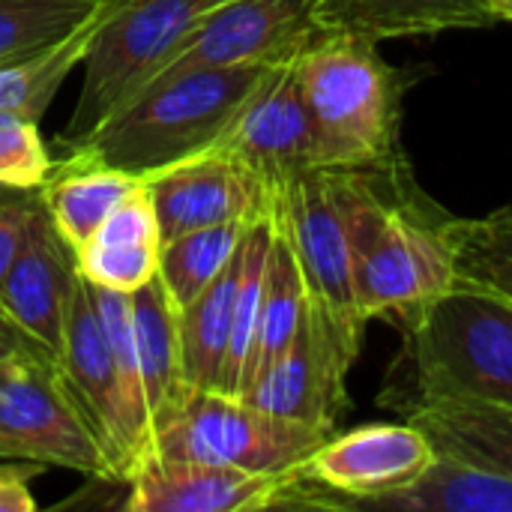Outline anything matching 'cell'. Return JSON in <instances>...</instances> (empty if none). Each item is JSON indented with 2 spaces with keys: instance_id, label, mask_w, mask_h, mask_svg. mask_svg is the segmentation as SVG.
Returning <instances> with one entry per match:
<instances>
[{
  "instance_id": "7402d4cb",
  "label": "cell",
  "mask_w": 512,
  "mask_h": 512,
  "mask_svg": "<svg viewBox=\"0 0 512 512\" xmlns=\"http://www.w3.org/2000/svg\"><path fill=\"white\" fill-rule=\"evenodd\" d=\"M114 0H105L90 18H84L78 27H72L66 36L54 39L51 45L3 63L0 66V111L27 117V120H42V114L48 111V105L54 102L57 90L63 87V81L72 75V69H78L93 45V36L105 18V12L111 9Z\"/></svg>"
},
{
  "instance_id": "cb8c5ba5",
  "label": "cell",
  "mask_w": 512,
  "mask_h": 512,
  "mask_svg": "<svg viewBox=\"0 0 512 512\" xmlns=\"http://www.w3.org/2000/svg\"><path fill=\"white\" fill-rule=\"evenodd\" d=\"M306 303H309L306 282L294 255V246L288 243L285 231L273 222V240H270L261 309H258V333H255V348H252L246 381H243V396L294 342L300 321L306 315Z\"/></svg>"
},
{
  "instance_id": "f546056e",
  "label": "cell",
  "mask_w": 512,
  "mask_h": 512,
  "mask_svg": "<svg viewBox=\"0 0 512 512\" xmlns=\"http://www.w3.org/2000/svg\"><path fill=\"white\" fill-rule=\"evenodd\" d=\"M159 246H102V243H84L75 249V267L78 273L99 288L111 291H138L147 285L159 270Z\"/></svg>"
},
{
  "instance_id": "8992f818",
  "label": "cell",
  "mask_w": 512,
  "mask_h": 512,
  "mask_svg": "<svg viewBox=\"0 0 512 512\" xmlns=\"http://www.w3.org/2000/svg\"><path fill=\"white\" fill-rule=\"evenodd\" d=\"M0 459L120 483L57 363L36 348L0 360Z\"/></svg>"
},
{
  "instance_id": "4316f807",
  "label": "cell",
  "mask_w": 512,
  "mask_h": 512,
  "mask_svg": "<svg viewBox=\"0 0 512 512\" xmlns=\"http://www.w3.org/2000/svg\"><path fill=\"white\" fill-rule=\"evenodd\" d=\"M456 246L459 282L512 303V204L480 219H447Z\"/></svg>"
},
{
  "instance_id": "5b68a950",
  "label": "cell",
  "mask_w": 512,
  "mask_h": 512,
  "mask_svg": "<svg viewBox=\"0 0 512 512\" xmlns=\"http://www.w3.org/2000/svg\"><path fill=\"white\" fill-rule=\"evenodd\" d=\"M330 435L261 411L240 396L192 390L150 435L144 456L228 465L252 474H288L303 468Z\"/></svg>"
},
{
  "instance_id": "8fae6325",
  "label": "cell",
  "mask_w": 512,
  "mask_h": 512,
  "mask_svg": "<svg viewBox=\"0 0 512 512\" xmlns=\"http://www.w3.org/2000/svg\"><path fill=\"white\" fill-rule=\"evenodd\" d=\"M318 33L315 0H222L189 27L153 78L192 66H276Z\"/></svg>"
},
{
  "instance_id": "4dcf8cb0",
  "label": "cell",
  "mask_w": 512,
  "mask_h": 512,
  "mask_svg": "<svg viewBox=\"0 0 512 512\" xmlns=\"http://www.w3.org/2000/svg\"><path fill=\"white\" fill-rule=\"evenodd\" d=\"M54 168V159L39 135V123L0 111V186L39 189Z\"/></svg>"
},
{
  "instance_id": "ba28073f",
  "label": "cell",
  "mask_w": 512,
  "mask_h": 512,
  "mask_svg": "<svg viewBox=\"0 0 512 512\" xmlns=\"http://www.w3.org/2000/svg\"><path fill=\"white\" fill-rule=\"evenodd\" d=\"M447 213L429 216L420 201L393 195L366 225L357 246V303L366 321L405 318L459 282Z\"/></svg>"
},
{
  "instance_id": "9c48e42d",
  "label": "cell",
  "mask_w": 512,
  "mask_h": 512,
  "mask_svg": "<svg viewBox=\"0 0 512 512\" xmlns=\"http://www.w3.org/2000/svg\"><path fill=\"white\" fill-rule=\"evenodd\" d=\"M132 512H258L294 510V507H330L336 501L309 483L303 471L288 474H252L228 465L180 462L144 456L126 480Z\"/></svg>"
},
{
  "instance_id": "f1b7e54d",
  "label": "cell",
  "mask_w": 512,
  "mask_h": 512,
  "mask_svg": "<svg viewBox=\"0 0 512 512\" xmlns=\"http://www.w3.org/2000/svg\"><path fill=\"white\" fill-rule=\"evenodd\" d=\"M87 282V279H84ZM90 300L99 315V324L105 330L108 348L114 354V366L120 375V390L129 408V417L138 429L141 438V453L147 450L150 441V417H147V402H144V384H141V369H138V351H135V324H132V294L129 291H111L90 285ZM141 459V456H138Z\"/></svg>"
},
{
  "instance_id": "d590c367",
  "label": "cell",
  "mask_w": 512,
  "mask_h": 512,
  "mask_svg": "<svg viewBox=\"0 0 512 512\" xmlns=\"http://www.w3.org/2000/svg\"><path fill=\"white\" fill-rule=\"evenodd\" d=\"M24 471H45L42 465H30V462H15V465H9V462H0V477H9V474H24Z\"/></svg>"
},
{
  "instance_id": "ac0fdd59",
  "label": "cell",
  "mask_w": 512,
  "mask_h": 512,
  "mask_svg": "<svg viewBox=\"0 0 512 512\" xmlns=\"http://www.w3.org/2000/svg\"><path fill=\"white\" fill-rule=\"evenodd\" d=\"M321 30H342L369 42L438 36L492 27L489 0H315Z\"/></svg>"
},
{
  "instance_id": "6da1fadb",
  "label": "cell",
  "mask_w": 512,
  "mask_h": 512,
  "mask_svg": "<svg viewBox=\"0 0 512 512\" xmlns=\"http://www.w3.org/2000/svg\"><path fill=\"white\" fill-rule=\"evenodd\" d=\"M270 66H192L159 75L66 153L141 180L216 150L234 114Z\"/></svg>"
},
{
  "instance_id": "836d02e7",
  "label": "cell",
  "mask_w": 512,
  "mask_h": 512,
  "mask_svg": "<svg viewBox=\"0 0 512 512\" xmlns=\"http://www.w3.org/2000/svg\"><path fill=\"white\" fill-rule=\"evenodd\" d=\"M24 348H33V345L18 333V327L9 321V315H6L3 306H0V360L9 357V354H18V351H24Z\"/></svg>"
},
{
  "instance_id": "52a82bcc",
  "label": "cell",
  "mask_w": 512,
  "mask_h": 512,
  "mask_svg": "<svg viewBox=\"0 0 512 512\" xmlns=\"http://www.w3.org/2000/svg\"><path fill=\"white\" fill-rule=\"evenodd\" d=\"M222 0H114L81 63V93L66 123V147L84 141L141 90L189 27Z\"/></svg>"
},
{
  "instance_id": "d6a6232c",
  "label": "cell",
  "mask_w": 512,
  "mask_h": 512,
  "mask_svg": "<svg viewBox=\"0 0 512 512\" xmlns=\"http://www.w3.org/2000/svg\"><path fill=\"white\" fill-rule=\"evenodd\" d=\"M36 477H39V471L0 477V512L36 510V501H33V492H30V480H36Z\"/></svg>"
},
{
  "instance_id": "4fadbf2b",
  "label": "cell",
  "mask_w": 512,
  "mask_h": 512,
  "mask_svg": "<svg viewBox=\"0 0 512 512\" xmlns=\"http://www.w3.org/2000/svg\"><path fill=\"white\" fill-rule=\"evenodd\" d=\"M357 357L333 324L306 303L294 342L240 399L276 417L336 432V420L348 408L345 384Z\"/></svg>"
},
{
  "instance_id": "d4e9b609",
  "label": "cell",
  "mask_w": 512,
  "mask_h": 512,
  "mask_svg": "<svg viewBox=\"0 0 512 512\" xmlns=\"http://www.w3.org/2000/svg\"><path fill=\"white\" fill-rule=\"evenodd\" d=\"M246 231H249L246 222H225V225H210L162 240L156 276L165 294L171 297V303L177 306V312L189 306L231 264Z\"/></svg>"
},
{
  "instance_id": "7c38bea8",
  "label": "cell",
  "mask_w": 512,
  "mask_h": 512,
  "mask_svg": "<svg viewBox=\"0 0 512 512\" xmlns=\"http://www.w3.org/2000/svg\"><path fill=\"white\" fill-rule=\"evenodd\" d=\"M435 459V444L411 420L366 423L351 432H333L300 471L339 510H369L375 501L408 489Z\"/></svg>"
},
{
  "instance_id": "484cf974",
  "label": "cell",
  "mask_w": 512,
  "mask_h": 512,
  "mask_svg": "<svg viewBox=\"0 0 512 512\" xmlns=\"http://www.w3.org/2000/svg\"><path fill=\"white\" fill-rule=\"evenodd\" d=\"M270 240H273L270 216L249 225L243 237V267H240V282H237V297H234L231 342H228V357H225L222 378L216 387V393H225V396H243V381H246L249 357L255 348V333H258V309H261Z\"/></svg>"
},
{
  "instance_id": "ffe728a7",
  "label": "cell",
  "mask_w": 512,
  "mask_h": 512,
  "mask_svg": "<svg viewBox=\"0 0 512 512\" xmlns=\"http://www.w3.org/2000/svg\"><path fill=\"white\" fill-rule=\"evenodd\" d=\"M141 183L144 180L129 171L66 153L63 162L54 165L48 180L39 186V195L60 237L72 249H78L99 231L111 210L123 198H129Z\"/></svg>"
},
{
  "instance_id": "30bf717a",
  "label": "cell",
  "mask_w": 512,
  "mask_h": 512,
  "mask_svg": "<svg viewBox=\"0 0 512 512\" xmlns=\"http://www.w3.org/2000/svg\"><path fill=\"white\" fill-rule=\"evenodd\" d=\"M216 150L240 162L264 186L270 210L291 180L321 168L297 57L270 66L258 78Z\"/></svg>"
},
{
  "instance_id": "d6986e66",
  "label": "cell",
  "mask_w": 512,
  "mask_h": 512,
  "mask_svg": "<svg viewBox=\"0 0 512 512\" xmlns=\"http://www.w3.org/2000/svg\"><path fill=\"white\" fill-rule=\"evenodd\" d=\"M132 324H135V351H138V369H141L144 402H147L150 435H153L189 396L183 378L180 315L171 297L165 294L159 276H153L147 285L132 291Z\"/></svg>"
},
{
  "instance_id": "7a4b0ae2",
  "label": "cell",
  "mask_w": 512,
  "mask_h": 512,
  "mask_svg": "<svg viewBox=\"0 0 512 512\" xmlns=\"http://www.w3.org/2000/svg\"><path fill=\"white\" fill-rule=\"evenodd\" d=\"M297 72L315 126L318 165L396 171L408 78L381 57L378 42L321 30L297 54Z\"/></svg>"
},
{
  "instance_id": "e0dca14e",
  "label": "cell",
  "mask_w": 512,
  "mask_h": 512,
  "mask_svg": "<svg viewBox=\"0 0 512 512\" xmlns=\"http://www.w3.org/2000/svg\"><path fill=\"white\" fill-rule=\"evenodd\" d=\"M381 405L420 426L438 453H453L512 477V411L507 408L444 393H408Z\"/></svg>"
},
{
  "instance_id": "9a60e30c",
  "label": "cell",
  "mask_w": 512,
  "mask_h": 512,
  "mask_svg": "<svg viewBox=\"0 0 512 512\" xmlns=\"http://www.w3.org/2000/svg\"><path fill=\"white\" fill-rule=\"evenodd\" d=\"M144 186L153 201L162 240L225 222L252 225L270 216V195L264 186L219 150H207L165 168L147 177Z\"/></svg>"
},
{
  "instance_id": "2e32d148",
  "label": "cell",
  "mask_w": 512,
  "mask_h": 512,
  "mask_svg": "<svg viewBox=\"0 0 512 512\" xmlns=\"http://www.w3.org/2000/svg\"><path fill=\"white\" fill-rule=\"evenodd\" d=\"M75 276V249L60 237L42 204L0 285V306L18 333L54 363L63 345L66 306Z\"/></svg>"
},
{
  "instance_id": "e575fe53",
  "label": "cell",
  "mask_w": 512,
  "mask_h": 512,
  "mask_svg": "<svg viewBox=\"0 0 512 512\" xmlns=\"http://www.w3.org/2000/svg\"><path fill=\"white\" fill-rule=\"evenodd\" d=\"M489 9H492L495 24H501V21H512V0H489Z\"/></svg>"
},
{
  "instance_id": "44dd1931",
  "label": "cell",
  "mask_w": 512,
  "mask_h": 512,
  "mask_svg": "<svg viewBox=\"0 0 512 512\" xmlns=\"http://www.w3.org/2000/svg\"><path fill=\"white\" fill-rule=\"evenodd\" d=\"M369 510L512 512V477L453 453H438L423 477L408 489L375 501Z\"/></svg>"
},
{
  "instance_id": "603a6c76",
  "label": "cell",
  "mask_w": 512,
  "mask_h": 512,
  "mask_svg": "<svg viewBox=\"0 0 512 512\" xmlns=\"http://www.w3.org/2000/svg\"><path fill=\"white\" fill-rule=\"evenodd\" d=\"M243 267V243L231 264L189 303L180 315V348H183V378L192 390H216L222 366L228 357L234 297Z\"/></svg>"
},
{
  "instance_id": "277c9868",
  "label": "cell",
  "mask_w": 512,
  "mask_h": 512,
  "mask_svg": "<svg viewBox=\"0 0 512 512\" xmlns=\"http://www.w3.org/2000/svg\"><path fill=\"white\" fill-rule=\"evenodd\" d=\"M366 168H312L285 186L270 219L294 246L309 303L360 354L366 318L357 303L354 267L366 225L390 201Z\"/></svg>"
},
{
  "instance_id": "3957f363",
  "label": "cell",
  "mask_w": 512,
  "mask_h": 512,
  "mask_svg": "<svg viewBox=\"0 0 512 512\" xmlns=\"http://www.w3.org/2000/svg\"><path fill=\"white\" fill-rule=\"evenodd\" d=\"M402 351L384 399L444 393L512 411V303L456 282L429 306L396 318Z\"/></svg>"
},
{
  "instance_id": "83f0119b",
  "label": "cell",
  "mask_w": 512,
  "mask_h": 512,
  "mask_svg": "<svg viewBox=\"0 0 512 512\" xmlns=\"http://www.w3.org/2000/svg\"><path fill=\"white\" fill-rule=\"evenodd\" d=\"M102 3L105 0H0V66L66 36Z\"/></svg>"
},
{
  "instance_id": "5bb4252c",
  "label": "cell",
  "mask_w": 512,
  "mask_h": 512,
  "mask_svg": "<svg viewBox=\"0 0 512 512\" xmlns=\"http://www.w3.org/2000/svg\"><path fill=\"white\" fill-rule=\"evenodd\" d=\"M57 369L66 378L72 396L78 399L81 411L87 414L96 438L102 441L123 483L129 468L141 456V438L129 417V408L120 390V375L114 366V354L108 348L105 330L99 324V315L93 309V300L81 273L75 276L72 297L66 306Z\"/></svg>"
},
{
  "instance_id": "1f68e13d",
  "label": "cell",
  "mask_w": 512,
  "mask_h": 512,
  "mask_svg": "<svg viewBox=\"0 0 512 512\" xmlns=\"http://www.w3.org/2000/svg\"><path fill=\"white\" fill-rule=\"evenodd\" d=\"M42 207L39 189H9L0 186V285L24 246L27 228Z\"/></svg>"
}]
</instances>
